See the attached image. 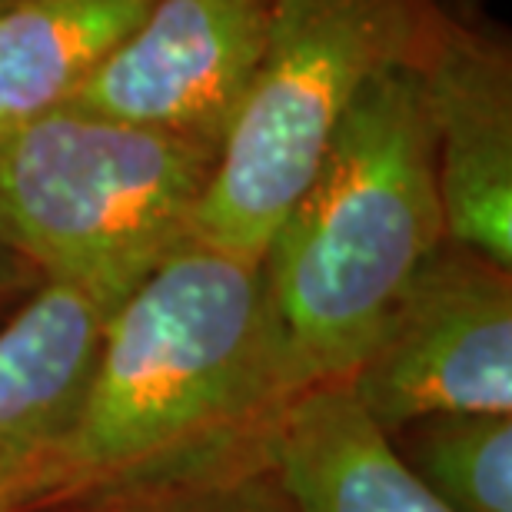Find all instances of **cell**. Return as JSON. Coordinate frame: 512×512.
Listing matches in <instances>:
<instances>
[{
  "label": "cell",
  "instance_id": "cell-1",
  "mask_svg": "<svg viewBox=\"0 0 512 512\" xmlns=\"http://www.w3.org/2000/svg\"><path fill=\"white\" fill-rule=\"evenodd\" d=\"M296 393L263 266L187 237L107 316L74 416L10 499L47 512L266 466Z\"/></svg>",
  "mask_w": 512,
  "mask_h": 512
},
{
  "label": "cell",
  "instance_id": "cell-2",
  "mask_svg": "<svg viewBox=\"0 0 512 512\" xmlns=\"http://www.w3.org/2000/svg\"><path fill=\"white\" fill-rule=\"evenodd\" d=\"M446 240L413 67L370 80L260 256L296 389L340 383Z\"/></svg>",
  "mask_w": 512,
  "mask_h": 512
},
{
  "label": "cell",
  "instance_id": "cell-3",
  "mask_svg": "<svg viewBox=\"0 0 512 512\" xmlns=\"http://www.w3.org/2000/svg\"><path fill=\"white\" fill-rule=\"evenodd\" d=\"M220 143L60 104L0 127V243L44 283L124 296L190 237Z\"/></svg>",
  "mask_w": 512,
  "mask_h": 512
},
{
  "label": "cell",
  "instance_id": "cell-4",
  "mask_svg": "<svg viewBox=\"0 0 512 512\" xmlns=\"http://www.w3.org/2000/svg\"><path fill=\"white\" fill-rule=\"evenodd\" d=\"M469 0H276L263 64L220 147L190 237L260 263L336 120L389 70L416 67Z\"/></svg>",
  "mask_w": 512,
  "mask_h": 512
},
{
  "label": "cell",
  "instance_id": "cell-5",
  "mask_svg": "<svg viewBox=\"0 0 512 512\" xmlns=\"http://www.w3.org/2000/svg\"><path fill=\"white\" fill-rule=\"evenodd\" d=\"M343 383L386 436L436 413H512L509 270L443 240Z\"/></svg>",
  "mask_w": 512,
  "mask_h": 512
},
{
  "label": "cell",
  "instance_id": "cell-6",
  "mask_svg": "<svg viewBox=\"0 0 512 512\" xmlns=\"http://www.w3.org/2000/svg\"><path fill=\"white\" fill-rule=\"evenodd\" d=\"M276 0H153L130 44L67 104L227 140L270 40Z\"/></svg>",
  "mask_w": 512,
  "mask_h": 512
},
{
  "label": "cell",
  "instance_id": "cell-7",
  "mask_svg": "<svg viewBox=\"0 0 512 512\" xmlns=\"http://www.w3.org/2000/svg\"><path fill=\"white\" fill-rule=\"evenodd\" d=\"M446 240L512 266V54L496 30L453 14L416 60Z\"/></svg>",
  "mask_w": 512,
  "mask_h": 512
},
{
  "label": "cell",
  "instance_id": "cell-8",
  "mask_svg": "<svg viewBox=\"0 0 512 512\" xmlns=\"http://www.w3.org/2000/svg\"><path fill=\"white\" fill-rule=\"evenodd\" d=\"M117 303L84 286L44 283L0 330V486L7 496L67 429Z\"/></svg>",
  "mask_w": 512,
  "mask_h": 512
},
{
  "label": "cell",
  "instance_id": "cell-9",
  "mask_svg": "<svg viewBox=\"0 0 512 512\" xmlns=\"http://www.w3.org/2000/svg\"><path fill=\"white\" fill-rule=\"evenodd\" d=\"M270 466L296 512H453L419 483L343 380L293 396Z\"/></svg>",
  "mask_w": 512,
  "mask_h": 512
},
{
  "label": "cell",
  "instance_id": "cell-10",
  "mask_svg": "<svg viewBox=\"0 0 512 512\" xmlns=\"http://www.w3.org/2000/svg\"><path fill=\"white\" fill-rule=\"evenodd\" d=\"M153 0H0V127L74 100Z\"/></svg>",
  "mask_w": 512,
  "mask_h": 512
},
{
  "label": "cell",
  "instance_id": "cell-11",
  "mask_svg": "<svg viewBox=\"0 0 512 512\" xmlns=\"http://www.w3.org/2000/svg\"><path fill=\"white\" fill-rule=\"evenodd\" d=\"M389 443L453 512H512V413H436Z\"/></svg>",
  "mask_w": 512,
  "mask_h": 512
},
{
  "label": "cell",
  "instance_id": "cell-12",
  "mask_svg": "<svg viewBox=\"0 0 512 512\" xmlns=\"http://www.w3.org/2000/svg\"><path fill=\"white\" fill-rule=\"evenodd\" d=\"M47 512H296L276 483L273 466H250L197 483H177L94 503L60 506Z\"/></svg>",
  "mask_w": 512,
  "mask_h": 512
},
{
  "label": "cell",
  "instance_id": "cell-13",
  "mask_svg": "<svg viewBox=\"0 0 512 512\" xmlns=\"http://www.w3.org/2000/svg\"><path fill=\"white\" fill-rule=\"evenodd\" d=\"M17 266H24V263H20L17 256L10 253L4 243H0V286H7V283L17 280Z\"/></svg>",
  "mask_w": 512,
  "mask_h": 512
},
{
  "label": "cell",
  "instance_id": "cell-14",
  "mask_svg": "<svg viewBox=\"0 0 512 512\" xmlns=\"http://www.w3.org/2000/svg\"><path fill=\"white\" fill-rule=\"evenodd\" d=\"M0 512H17L14 503H10V496H7V489L0 486Z\"/></svg>",
  "mask_w": 512,
  "mask_h": 512
}]
</instances>
